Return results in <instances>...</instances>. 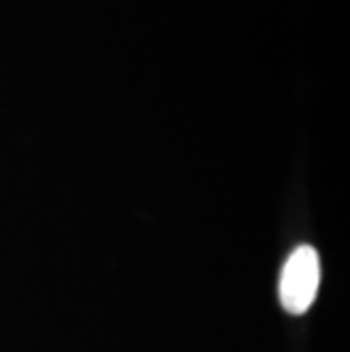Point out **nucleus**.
I'll use <instances>...</instances> for the list:
<instances>
[{"label": "nucleus", "mask_w": 350, "mask_h": 352, "mask_svg": "<svg viewBox=\"0 0 350 352\" xmlns=\"http://www.w3.org/2000/svg\"><path fill=\"white\" fill-rule=\"evenodd\" d=\"M318 284H321V261L318 252L311 245H298L289 254L285 266L280 273V305L289 314H305L314 302L318 294Z\"/></svg>", "instance_id": "obj_1"}]
</instances>
